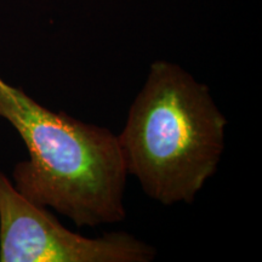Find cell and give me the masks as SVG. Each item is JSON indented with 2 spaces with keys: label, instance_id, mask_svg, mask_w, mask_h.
<instances>
[{
  "label": "cell",
  "instance_id": "obj_3",
  "mask_svg": "<svg viewBox=\"0 0 262 262\" xmlns=\"http://www.w3.org/2000/svg\"><path fill=\"white\" fill-rule=\"evenodd\" d=\"M156 249L126 232L88 238L22 195L0 171L2 262H150Z\"/></svg>",
  "mask_w": 262,
  "mask_h": 262
},
{
  "label": "cell",
  "instance_id": "obj_2",
  "mask_svg": "<svg viewBox=\"0 0 262 262\" xmlns=\"http://www.w3.org/2000/svg\"><path fill=\"white\" fill-rule=\"evenodd\" d=\"M226 126L205 84L179 64L153 62L117 135L127 175L160 204H192L217 171Z\"/></svg>",
  "mask_w": 262,
  "mask_h": 262
},
{
  "label": "cell",
  "instance_id": "obj_1",
  "mask_svg": "<svg viewBox=\"0 0 262 262\" xmlns=\"http://www.w3.org/2000/svg\"><path fill=\"white\" fill-rule=\"evenodd\" d=\"M0 117L15 127L29 159L16 164L15 188L77 227L125 220L126 166L117 135L39 104L0 77Z\"/></svg>",
  "mask_w": 262,
  "mask_h": 262
}]
</instances>
